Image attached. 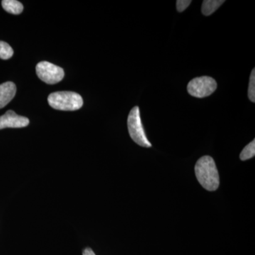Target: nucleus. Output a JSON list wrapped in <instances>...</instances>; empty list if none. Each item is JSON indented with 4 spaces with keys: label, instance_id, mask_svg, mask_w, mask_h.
<instances>
[{
    "label": "nucleus",
    "instance_id": "obj_12",
    "mask_svg": "<svg viewBox=\"0 0 255 255\" xmlns=\"http://www.w3.org/2000/svg\"><path fill=\"white\" fill-rule=\"evenodd\" d=\"M248 97L252 102H255V69L251 72L250 78L249 88H248Z\"/></svg>",
    "mask_w": 255,
    "mask_h": 255
},
{
    "label": "nucleus",
    "instance_id": "obj_3",
    "mask_svg": "<svg viewBox=\"0 0 255 255\" xmlns=\"http://www.w3.org/2000/svg\"><path fill=\"white\" fill-rule=\"evenodd\" d=\"M127 124L129 134L134 142L142 147H152V144L146 137L138 107H133L130 111L128 117Z\"/></svg>",
    "mask_w": 255,
    "mask_h": 255
},
{
    "label": "nucleus",
    "instance_id": "obj_2",
    "mask_svg": "<svg viewBox=\"0 0 255 255\" xmlns=\"http://www.w3.org/2000/svg\"><path fill=\"white\" fill-rule=\"evenodd\" d=\"M48 102L52 108L60 111L78 110L83 105L81 96L73 92H57L50 94Z\"/></svg>",
    "mask_w": 255,
    "mask_h": 255
},
{
    "label": "nucleus",
    "instance_id": "obj_13",
    "mask_svg": "<svg viewBox=\"0 0 255 255\" xmlns=\"http://www.w3.org/2000/svg\"><path fill=\"white\" fill-rule=\"evenodd\" d=\"M191 3V0H177V9L179 12L184 11Z\"/></svg>",
    "mask_w": 255,
    "mask_h": 255
},
{
    "label": "nucleus",
    "instance_id": "obj_5",
    "mask_svg": "<svg viewBox=\"0 0 255 255\" xmlns=\"http://www.w3.org/2000/svg\"><path fill=\"white\" fill-rule=\"evenodd\" d=\"M36 70L38 78L48 85H54L61 81L65 75L63 68L47 61L38 63Z\"/></svg>",
    "mask_w": 255,
    "mask_h": 255
},
{
    "label": "nucleus",
    "instance_id": "obj_7",
    "mask_svg": "<svg viewBox=\"0 0 255 255\" xmlns=\"http://www.w3.org/2000/svg\"><path fill=\"white\" fill-rule=\"evenodd\" d=\"M16 92V85L13 82H6L0 85V109L4 108L13 100Z\"/></svg>",
    "mask_w": 255,
    "mask_h": 255
},
{
    "label": "nucleus",
    "instance_id": "obj_4",
    "mask_svg": "<svg viewBox=\"0 0 255 255\" xmlns=\"http://www.w3.org/2000/svg\"><path fill=\"white\" fill-rule=\"evenodd\" d=\"M217 89V82L209 76L199 77L191 80L187 85L189 95L196 98H204L212 95Z\"/></svg>",
    "mask_w": 255,
    "mask_h": 255
},
{
    "label": "nucleus",
    "instance_id": "obj_10",
    "mask_svg": "<svg viewBox=\"0 0 255 255\" xmlns=\"http://www.w3.org/2000/svg\"><path fill=\"white\" fill-rule=\"evenodd\" d=\"M255 155V140H253L247 145L242 151L240 158L241 160L245 161L247 159L253 158Z\"/></svg>",
    "mask_w": 255,
    "mask_h": 255
},
{
    "label": "nucleus",
    "instance_id": "obj_8",
    "mask_svg": "<svg viewBox=\"0 0 255 255\" xmlns=\"http://www.w3.org/2000/svg\"><path fill=\"white\" fill-rule=\"evenodd\" d=\"M225 2L223 0H204L201 11L205 16H210L215 12Z\"/></svg>",
    "mask_w": 255,
    "mask_h": 255
},
{
    "label": "nucleus",
    "instance_id": "obj_6",
    "mask_svg": "<svg viewBox=\"0 0 255 255\" xmlns=\"http://www.w3.org/2000/svg\"><path fill=\"white\" fill-rule=\"evenodd\" d=\"M29 120L26 117L17 115L14 111L9 110L0 117V130L6 128H23L27 127Z\"/></svg>",
    "mask_w": 255,
    "mask_h": 255
},
{
    "label": "nucleus",
    "instance_id": "obj_11",
    "mask_svg": "<svg viewBox=\"0 0 255 255\" xmlns=\"http://www.w3.org/2000/svg\"><path fill=\"white\" fill-rule=\"evenodd\" d=\"M14 54V50L11 47L4 41H0V58L3 60H8L11 58Z\"/></svg>",
    "mask_w": 255,
    "mask_h": 255
},
{
    "label": "nucleus",
    "instance_id": "obj_9",
    "mask_svg": "<svg viewBox=\"0 0 255 255\" xmlns=\"http://www.w3.org/2000/svg\"><path fill=\"white\" fill-rule=\"evenodd\" d=\"M1 5L5 11L12 14H19L23 11L22 4L16 0H3Z\"/></svg>",
    "mask_w": 255,
    "mask_h": 255
},
{
    "label": "nucleus",
    "instance_id": "obj_1",
    "mask_svg": "<svg viewBox=\"0 0 255 255\" xmlns=\"http://www.w3.org/2000/svg\"><path fill=\"white\" fill-rule=\"evenodd\" d=\"M195 174L201 186L210 191L219 187V174L214 159L210 156L201 157L195 165Z\"/></svg>",
    "mask_w": 255,
    "mask_h": 255
},
{
    "label": "nucleus",
    "instance_id": "obj_14",
    "mask_svg": "<svg viewBox=\"0 0 255 255\" xmlns=\"http://www.w3.org/2000/svg\"><path fill=\"white\" fill-rule=\"evenodd\" d=\"M83 255H96L95 253L92 251V249L90 248H86V249L84 250L83 251Z\"/></svg>",
    "mask_w": 255,
    "mask_h": 255
}]
</instances>
